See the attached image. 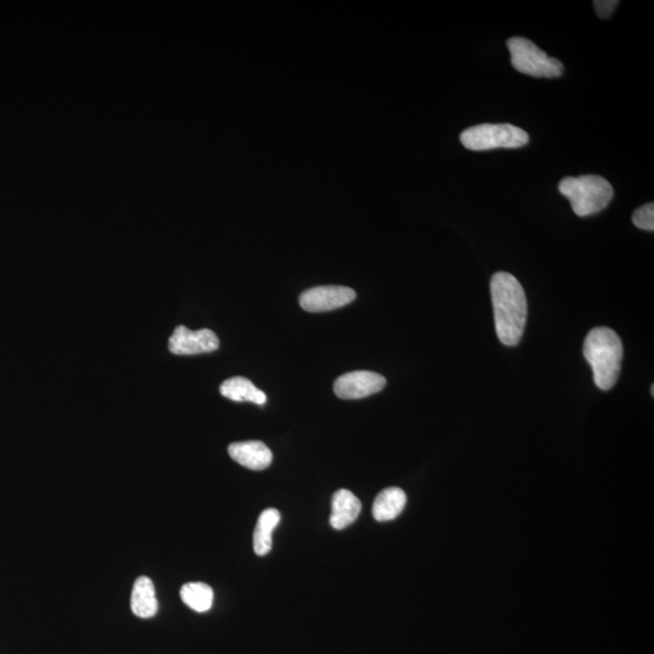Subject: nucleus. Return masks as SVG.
<instances>
[{
    "label": "nucleus",
    "instance_id": "nucleus-1",
    "mask_svg": "<svg viewBox=\"0 0 654 654\" xmlns=\"http://www.w3.org/2000/svg\"><path fill=\"white\" fill-rule=\"evenodd\" d=\"M491 297L499 341L504 346H518L527 319L524 288L514 275L498 272L491 279Z\"/></svg>",
    "mask_w": 654,
    "mask_h": 654
},
{
    "label": "nucleus",
    "instance_id": "nucleus-9",
    "mask_svg": "<svg viewBox=\"0 0 654 654\" xmlns=\"http://www.w3.org/2000/svg\"><path fill=\"white\" fill-rule=\"evenodd\" d=\"M229 456L245 468L265 470L271 466L273 453L262 441H243L228 447Z\"/></svg>",
    "mask_w": 654,
    "mask_h": 654
},
{
    "label": "nucleus",
    "instance_id": "nucleus-8",
    "mask_svg": "<svg viewBox=\"0 0 654 654\" xmlns=\"http://www.w3.org/2000/svg\"><path fill=\"white\" fill-rule=\"evenodd\" d=\"M220 347V340L214 331L203 329L192 331L186 326L176 327L169 340V351L175 355L211 353Z\"/></svg>",
    "mask_w": 654,
    "mask_h": 654
},
{
    "label": "nucleus",
    "instance_id": "nucleus-10",
    "mask_svg": "<svg viewBox=\"0 0 654 654\" xmlns=\"http://www.w3.org/2000/svg\"><path fill=\"white\" fill-rule=\"evenodd\" d=\"M361 513L360 499L348 490L337 491L332 498L330 524L341 531L351 526Z\"/></svg>",
    "mask_w": 654,
    "mask_h": 654
},
{
    "label": "nucleus",
    "instance_id": "nucleus-6",
    "mask_svg": "<svg viewBox=\"0 0 654 654\" xmlns=\"http://www.w3.org/2000/svg\"><path fill=\"white\" fill-rule=\"evenodd\" d=\"M355 297H357L355 291L346 286H318L304 291L300 297V304L307 312H330L347 306L355 300Z\"/></svg>",
    "mask_w": 654,
    "mask_h": 654
},
{
    "label": "nucleus",
    "instance_id": "nucleus-16",
    "mask_svg": "<svg viewBox=\"0 0 654 654\" xmlns=\"http://www.w3.org/2000/svg\"><path fill=\"white\" fill-rule=\"evenodd\" d=\"M633 223L644 231H654V205L653 203L641 206L633 215Z\"/></svg>",
    "mask_w": 654,
    "mask_h": 654
},
{
    "label": "nucleus",
    "instance_id": "nucleus-15",
    "mask_svg": "<svg viewBox=\"0 0 654 654\" xmlns=\"http://www.w3.org/2000/svg\"><path fill=\"white\" fill-rule=\"evenodd\" d=\"M181 598L193 611L208 612L214 604V590L205 583H187L181 588Z\"/></svg>",
    "mask_w": 654,
    "mask_h": 654
},
{
    "label": "nucleus",
    "instance_id": "nucleus-7",
    "mask_svg": "<svg viewBox=\"0 0 654 654\" xmlns=\"http://www.w3.org/2000/svg\"><path fill=\"white\" fill-rule=\"evenodd\" d=\"M386 384V378L376 372L354 371L337 378L334 390L338 398L355 400L381 392Z\"/></svg>",
    "mask_w": 654,
    "mask_h": 654
},
{
    "label": "nucleus",
    "instance_id": "nucleus-3",
    "mask_svg": "<svg viewBox=\"0 0 654 654\" xmlns=\"http://www.w3.org/2000/svg\"><path fill=\"white\" fill-rule=\"evenodd\" d=\"M559 191L569 199L572 210L579 217L598 214L613 198L611 183L596 175L566 177L560 182Z\"/></svg>",
    "mask_w": 654,
    "mask_h": 654
},
{
    "label": "nucleus",
    "instance_id": "nucleus-14",
    "mask_svg": "<svg viewBox=\"0 0 654 654\" xmlns=\"http://www.w3.org/2000/svg\"><path fill=\"white\" fill-rule=\"evenodd\" d=\"M280 522L277 509H266L258 518L254 533V550L258 556H265L272 550L273 532Z\"/></svg>",
    "mask_w": 654,
    "mask_h": 654
},
{
    "label": "nucleus",
    "instance_id": "nucleus-11",
    "mask_svg": "<svg viewBox=\"0 0 654 654\" xmlns=\"http://www.w3.org/2000/svg\"><path fill=\"white\" fill-rule=\"evenodd\" d=\"M130 605L136 617L147 619L157 615L158 600L151 579L145 576L136 579Z\"/></svg>",
    "mask_w": 654,
    "mask_h": 654
},
{
    "label": "nucleus",
    "instance_id": "nucleus-5",
    "mask_svg": "<svg viewBox=\"0 0 654 654\" xmlns=\"http://www.w3.org/2000/svg\"><path fill=\"white\" fill-rule=\"evenodd\" d=\"M507 44L516 71L536 78H558L564 73L562 63L545 54L531 40L514 37Z\"/></svg>",
    "mask_w": 654,
    "mask_h": 654
},
{
    "label": "nucleus",
    "instance_id": "nucleus-18",
    "mask_svg": "<svg viewBox=\"0 0 654 654\" xmlns=\"http://www.w3.org/2000/svg\"><path fill=\"white\" fill-rule=\"evenodd\" d=\"M651 394H652V397H654V386H652V388H651Z\"/></svg>",
    "mask_w": 654,
    "mask_h": 654
},
{
    "label": "nucleus",
    "instance_id": "nucleus-4",
    "mask_svg": "<svg viewBox=\"0 0 654 654\" xmlns=\"http://www.w3.org/2000/svg\"><path fill=\"white\" fill-rule=\"evenodd\" d=\"M525 130L512 124H481L464 130L462 145L470 151H491L496 148H520L529 143Z\"/></svg>",
    "mask_w": 654,
    "mask_h": 654
},
{
    "label": "nucleus",
    "instance_id": "nucleus-13",
    "mask_svg": "<svg viewBox=\"0 0 654 654\" xmlns=\"http://www.w3.org/2000/svg\"><path fill=\"white\" fill-rule=\"evenodd\" d=\"M220 392L223 397L237 401V403L249 401V403L256 405H265L267 401L265 392L257 389L254 383L244 377L229 378V380L221 384Z\"/></svg>",
    "mask_w": 654,
    "mask_h": 654
},
{
    "label": "nucleus",
    "instance_id": "nucleus-2",
    "mask_svg": "<svg viewBox=\"0 0 654 654\" xmlns=\"http://www.w3.org/2000/svg\"><path fill=\"white\" fill-rule=\"evenodd\" d=\"M584 357L594 372V381L601 390L615 387L622 370L623 344L615 331L595 327L584 341Z\"/></svg>",
    "mask_w": 654,
    "mask_h": 654
},
{
    "label": "nucleus",
    "instance_id": "nucleus-12",
    "mask_svg": "<svg viewBox=\"0 0 654 654\" xmlns=\"http://www.w3.org/2000/svg\"><path fill=\"white\" fill-rule=\"evenodd\" d=\"M407 502L406 493L399 487H389L378 495L372 507L374 518L380 522L397 519Z\"/></svg>",
    "mask_w": 654,
    "mask_h": 654
},
{
    "label": "nucleus",
    "instance_id": "nucleus-17",
    "mask_svg": "<svg viewBox=\"0 0 654 654\" xmlns=\"http://www.w3.org/2000/svg\"><path fill=\"white\" fill-rule=\"evenodd\" d=\"M593 4L596 15H598L600 19H607V17H610L613 14V11L617 8L618 2L617 0H595Z\"/></svg>",
    "mask_w": 654,
    "mask_h": 654
}]
</instances>
